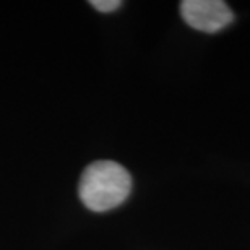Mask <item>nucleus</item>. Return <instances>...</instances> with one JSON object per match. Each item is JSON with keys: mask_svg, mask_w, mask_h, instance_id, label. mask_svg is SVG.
Wrapping results in <instances>:
<instances>
[{"mask_svg": "<svg viewBox=\"0 0 250 250\" xmlns=\"http://www.w3.org/2000/svg\"><path fill=\"white\" fill-rule=\"evenodd\" d=\"M132 190V177L119 163L96 161L84 169L78 193L91 211L103 213L122 205Z\"/></svg>", "mask_w": 250, "mask_h": 250, "instance_id": "nucleus-1", "label": "nucleus"}, {"mask_svg": "<svg viewBox=\"0 0 250 250\" xmlns=\"http://www.w3.org/2000/svg\"><path fill=\"white\" fill-rule=\"evenodd\" d=\"M182 18L188 26L203 33H216L232 23L234 15L221 0H184Z\"/></svg>", "mask_w": 250, "mask_h": 250, "instance_id": "nucleus-2", "label": "nucleus"}, {"mask_svg": "<svg viewBox=\"0 0 250 250\" xmlns=\"http://www.w3.org/2000/svg\"><path fill=\"white\" fill-rule=\"evenodd\" d=\"M89 3H91V7L96 8L98 12H103V13L114 12V10H117L122 5L121 0H91Z\"/></svg>", "mask_w": 250, "mask_h": 250, "instance_id": "nucleus-3", "label": "nucleus"}]
</instances>
